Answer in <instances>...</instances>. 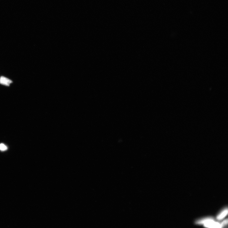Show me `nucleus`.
<instances>
[{
	"label": "nucleus",
	"mask_w": 228,
	"mask_h": 228,
	"mask_svg": "<svg viewBox=\"0 0 228 228\" xmlns=\"http://www.w3.org/2000/svg\"><path fill=\"white\" fill-rule=\"evenodd\" d=\"M7 147L5 144L3 143L0 144V150L5 151L7 150Z\"/></svg>",
	"instance_id": "4"
},
{
	"label": "nucleus",
	"mask_w": 228,
	"mask_h": 228,
	"mask_svg": "<svg viewBox=\"0 0 228 228\" xmlns=\"http://www.w3.org/2000/svg\"><path fill=\"white\" fill-rule=\"evenodd\" d=\"M196 224L203 225L205 228H224L225 227L219 221H216L211 217H207L200 219L195 222Z\"/></svg>",
	"instance_id": "1"
},
{
	"label": "nucleus",
	"mask_w": 228,
	"mask_h": 228,
	"mask_svg": "<svg viewBox=\"0 0 228 228\" xmlns=\"http://www.w3.org/2000/svg\"><path fill=\"white\" fill-rule=\"evenodd\" d=\"M13 82L11 80L3 76L0 78V84L2 85L9 86Z\"/></svg>",
	"instance_id": "3"
},
{
	"label": "nucleus",
	"mask_w": 228,
	"mask_h": 228,
	"mask_svg": "<svg viewBox=\"0 0 228 228\" xmlns=\"http://www.w3.org/2000/svg\"><path fill=\"white\" fill-rule=\"evenodd\" d=\"M228 214V209L227 207L225 208L218 214L216 219L218 221H222L226 217Z\"/></svg>",
	"instance_id": "2"
}]
</instances>
